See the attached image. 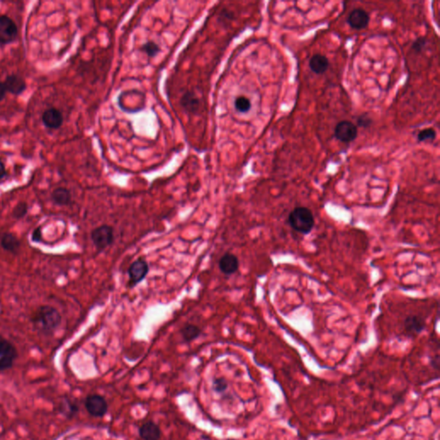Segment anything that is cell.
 I'll return each instance as SVG.
<instances>
[{
    "mask_svg": "<svg viewBox=\"0 0 440 440\" xmlns=\"http://www.w3.org/2000/svg\"><path fill=\"white\" fill-rule=\"evenodd\" d=\"M347 23L355 30H363L368 26L370 16L363 9H355L347 17Z\"/></svg>",
    "mask_w": 440,
    "mask_h": 440,
    "instance_id": "9",
    "label": "cell"
},
{
    "mask_svg": "<svg viewBox=\"0 0 440 440\" xmlns=\"http://www.w3.org/2000/svg\"><path fill=\"white\" fill-rule=\"evenodd\" d=\"M52 202L56 205H68L71 202V192L65 187H58L52 192Z\"/></svg>",
    "mask_w": 440,
    "mask_h": 440,
    "instance_id": "19",
    "label": "cell"
},
{
    "mask_svg": "<svg viewBox=\"0 0 440 440\" xmlns=\"http://www.w3.org/2000/svg\"><path fill=\"white\" fill-rule=\"evenodd\" d=\"M86 410L94 417H102L108 412V403L99 395H90L85 400Z\"/></svg>",
    "mask_w": 440,
    "mask_h": 440,
    "instance_id": "8",
    "label": "cell"
},
{
    "mask_svg": "<svg viewBox=\"0 0 440 440\" xmlns=\"http://www.w3.org/2000/svg\"><path fill=\"white\" fill-rule=\"evenodd\" d=\"M141 50L143 52H146L148 56L153 57L160 52V48L157 43L153 41H148L142 46Z\"/></svg>",
    "mask_w": 440,
    "mask_h": 440,
    "instance_id": "22",
    "label": "cell"
},
{
    "mask_svg": "<svg viewBox=\"0 0 440 440\" xmlns=\"http://www.w3.org/2000/svg\"><path fill=\"white\" fill-rule=\"evenodd\" d=\"M42 123L49 129H58L63 124L64 118L59 109L51 108L47 109L41 116Z\"/></svg>",
    "mask_w": 440,
    "mask_h": 440,
    "instance_id": "11",
    "label": "cell"
},
{
    "mask_svg": "<svg viewBox=\"0 0 440 440\" xmlns=\"http://www.w3.org/2000/svg\"><path fill=\"white\" fill-rule=\"evenodd\" d=\"M180 334L185 341L189 342L197 339L198 337L202 335V328L197 325L186 323L181 328Z\"/></svg>",
    "mask_w": 440,
    "mask_h": 440,
    "instance_id": "18",
    "label": "cell"
},
{
    "mask_svg": "<svg viewBox=\"0 0 440 440\" xmlns=\"http://www.w3.org/2000/svg\"><path fill=\"white\" fill-rule=\"evenodd\" d=\"M3 84L6 91L16 96L23 94L27 88L25 80L23 77L17 74L9 75L5 78Z\"/></svg>",
    "mask_w": 440,
    "mask_h": 440,
    "instance_id": "10",
    "label": "cell"
},
{
    "mask_svg": "<svg viewBox=\"0 0 440 440\" xmlns=\"http://www.w3.org/2000/svg\"><path fill=\"white\" fill-rule=\"evenodd\" d=\"M219 267H220V271L225 275H232L238 270V258L232 253H225L222 257L220 258Z\"/></svg>",
    "mask_w": 440,
    "mask_h": 440,
    "instance_id": "12",
    "label": "cell"
},
{
    "mask_svg": "<svg viewBox=\"0 0 440 440\" xmlns=\"http://www.w3.org/2000/svg\"><path fill=\"white\" fill-rule=\"evenodd\" d=\"M288 224L295 232L304 235L309 234L315 225V218L311 210L305 206H298L288 216Z\"/></svg>",
    "mask_w": 440,
    "mask_h": 440,
    "instance_id": "2",
    "label": "cell"
},
{
    "mask_svg": "<svg viewBox=\"0 0 440 440\" xmlns=\"http://www.w3.org/2000/svg\"><path fill=\"white\" fill-rule=\"evenodd\" d=\"M371 124H372V119H370L369 117L360 116L358 119V126H360V127H369Z\"/></svg>",
    "mask_w": 440,
    "mask_h": 440,
    "instance_id": "26",
    "label": "cell"
},
{
    "mask_svg": "<svg viewBox=\"0 0 440 440\" xmlns=\"http://www.w3.org/2000/svg\"><path fill=\"white\" fill-rule=\"evenodd\" d=\"M213 389L218 393L224 392L228 388L227 382L224 378H217L213 381Z\"/></svg>",
    "mask_w": 440,
    "mask_h": 440,
    "instance_id": "24",
    "label": "cell"
},
{
    "mask_svg": "<svg viewBox=\"0 0 440 440\" xmlns=\"http://www.w3.org/2000/svg\"><path fill=\"white\" fill-rule=\"evenodd\" d=\"M234 107L237 112L245 114V113L249 112L251 109L252 104H251L250 98H248L245 96H239L235 99Z\"/></svg>",
    "mask_w": 440,
    "mask_h": 440,
    "instance_id": "20",
    "label": "cell"
},
{
    "mask_svg": "<svg viewBox=\"0 0 440 440\" xmlns=\"http://www.w3.org/2000/svg\"><path fill=\"white\" fill-rule=\"evenodd\" d=\"M5 175H6V169H5L3 161L0 159V181L3 179Z\"/></svg>",
    "mask_w": 440,
    "mask_h": 440,
    "instance_id": "28",
    "label": "cell"
},
{
    "mask_svg": "<svg viewBox=\"0 0 440 440\" xmlns=\"http://www.w3.org/2000/svg\"><path fill=\"white\" fill-rule=\"evenodd\" d=\"M309 66H310V70L315 73L322 74L328 70V67H329V61H328V58L325 55H322L321 53H317L311 57Z\"/></svg>",
    "mask_w": 440,
    "mask_h": 440,
    "instance_id": "17",
    "label": "cell"
},
{
    "mask_svg": "<svg viewBox=\"0 0 440 440\" xmlns=\"http://www.w3.org/2000/svg\"><path fill=\"white\" fill-rule=\"evenodd\" d=\"M32 322L42 332L50 333L55 330L60 324L61 316L52 306H41L33 315Z\"/></svg>",
    "mask_w": 440,
    "mask_h": 440,
    "instance_id": "1",
    "label": "cell"
},
{
    "mask_svg": "<svg viewBox=\"0 0 440 440\" xmlns=\"http://www.w3.org/2000/svg\"><path fill=\"white\" fill-rule=\"evenodd\" d=\"M91 240L98 250H103L112 245L115 241V232L112 226L102 224L95 228L90 234Z\"/></svg>",
    "mask_w": 440,
    "mask_h": 440,
    "instance_id": "3",
    "label": "cell"
},
{
    "mask_svg": "<svg viewBox=\"0 0 440 440\" xmlns=\"http://www.w3.org/2000/svg\"><path fill=\"white\" fill-rule=\"evenodd\" d=\"M0 244L4 250L9 251L12 254L17 253L21 246L18 238L12 233L8 232L3 233L0 236Z\"/></svg>",
    "mask_w": 440,
    "mask_h": 440,
    "instance_id": "15",
    "label": "cell"
},
{
    "mask_svg": "<svg viewBox=\"0 0 440 440\" xmlns=\"http://www.w3.org/2000/svg\"><path fill=\"white\" fill-rule=\"evenodd\" d=\"M149 272V265L145 259L138 258L131 264L127 270L129 281L128 286L130 288H135L138 283L146 278Z\"/></svg>",
    "mask_w": 440,
    "mask_h": 440,
    "instance_id": "5",
    "label": "cell"
},
{
    "mask_svg": "<svg viewBox=\"0 0 440 440\" xmlns=\"http://www.w3.org/2000/svg\"><path fill=\"white\" fill-rule=\"evenodd\" d=\"M18 29L10 17L0 15V44L8 45L17 40Z\"/></svg>",
    "mask_w": 440,
    "mask_h": 440,
    "instance_id": "4",
    "label": "cell"
},
{
    "mask_svg": "<svg viewBox=\"0 0 440 440\" xmlns=\"http://www.w3.org/2000/svg\"><path fill=\"white\" fill-rule=\"evenodd\" d=\"M181 105L186 112L195 114L199 110L201 102L195 94L187 91L181 98Z\"/></svg>",
    "mask_w": 440,
    "mask_h": 440,
    "instance_id": "16",
    "label": "cell"
},
{
    "mask_svg": "<svg viewBox=\"0 0 440 440\" xmlns=\"http://www.w3.org/2000/svg\"><path fill=\"white\" fill-rule=\"evenodd\" d=\"M28 213V205L24 202H20L19 204L16 205L15 208L13 210V217L15 219L20 220L26 215Z\"/></svg>",
    "mask_w": 440,
    "mask_h": 440,
    "instance_id": "23",
    "label": "cell"
},
{
    "mask_svg": "<svg viewBox=\"0 0 440 440\" xmlns=\"http://www.w3.org/2000/svg\"><path fill=\"white\" fill-rule=\"evenodd\" d=\"M17 357L16 347L9 340L0 336V372L11 368Z\"/></svg>",
    "mask_w": 440,
    "mask_h": 440,
    "instance_id": "6",
    "label": "cell"
},
{
    "mask_svg": "<svg viewBox=\"0 0 440 440\" xmlns=\"http://www.w3.org/2000/svg\"><path fill=\"white\" fill-rule=\"evenodd\" d=\"M426 44V41L425 38H419L416 41H414V44L412 46V49L416 51V52H421L422 49L425 48Z\"/></svg>",
    "mask_w": 440,
    "mask_h": 440,
    "instance_id": "25",
    "label": "cell"
},
{
    "mask_svg": "<svg viewBox=\"0 0 440 440\" xmlns=\"http://www.w3.org/2000/svg\"><path fill=\"white\" fill-rule=\"evenodd\" d=\"M6 92H7V91L5 90V87H4V84H3V82H0V102L4 99Z\"/></svg>",
    "mask_w": 440,
    "mask_h": 440,
    "instance_id": "29",
    "label": "cell"
},
{
    "mask_svg": "<svg viewBox=\"0 0 440 440\" xmlns=\"http://www.w3.org/2000/svg\"><path fill=\"white\" fill-rule=\"evenodd\" d=\"M41 231H40V229L37 228V229H35L34 232H33V233H32V240H33L34 242H37L38 243V242L41 241Z\"/></svg>",
    "mask_w": 440,
    "mask_h": 440,
    "instance_id": "27",
    "label": "cell"
},
{
    "mask_svg": "<svg viewBox=\"0 0 440 440\" xmlns=\"http://www.w3.org/2000/svg\"><path fill=\"white\" fill-rule=\"evenodd\" d=\"M335 136L340 142L354 141L358 136V128L349 120H341L335 127Z\"/></svg>",
    "mask_w": 440,
    "mask_h": 440,
    "instance_id": "7",
    "label": "cell"
},
{
    "mask_svg": "<svg viewBox=\"0 0 440 440\" xmlns=\"http://www.w3.org/2000/svg\"><path fill=\"white\" fill-rule=\"evenodd\" d=\"M138 434L143 440H158L161 437V430L154 422H147L139 427Z\"/></svg>",
    "mask_w": 440,
    "mask_h": 440,
    "instance_id": "14",
    "label": "cell"
},
{
    "mask_svg": "<svg viewBox=\"0 0 440 440\" xmlns=\"http://www.w3.org/2000/svg\"><path fill=\"white\" fill-rule=\"evenodd\" d=\"M437 137L436 131L433 128H425L421 131L417 135L418 141L425 142L434 140Z\"/></svg>",
    "mask_w": 440,
    "mask_h": 440,
    "instance_id": "21",
    "label": "cell"
},
{
    "mask_svg": "<svg viewBox=\"0 0 440 440\" xmlns=\"http://www.w3.org/2000/svg\"><path fill=\"white\" fill-rule=\"evenodd\" d=\"M425 320L418 316L406 317L404 322V328L406 335L410 336H417L421 334L425 328Z\"/></svg>",
    "mask_w": 440,
    "mask_h": 440,
    "instance_id": "13",
    "label": "cell"
}]
</instances>
